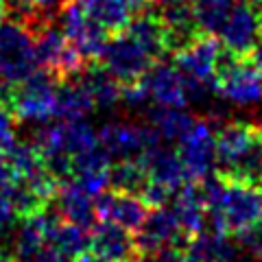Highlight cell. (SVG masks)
Segmentation results:
<instances>
[{
    "label": "cell",
    "instance_id": "ac0fdd59",
    "mask_svg": "<svg viewBox=\"0 0 262 262\" xmlns=\"http://www.w3.org/2000/svg\"><path fill=\"white\" fill-rule=\"evenodd\" d=\"M110 166L112 158L101 144H96L94 149L72 158V179L98 196L110 188Z\"/></svg>",
    "mask_w": 262,
    "mask_h": 262
},
{
    "label": "cell",
    "instance_id": "f1b7e54d",
    "mask_svg": "<svg viewBox=\"0 0 262 262\" xmlns=\"http://www.w3.org/2000/svg\"><path fill=\"white\" fill-rule=\"evenodd\" d=\"M234 9V0H194L192 13L201 35H219L229 13Z\"/></svg>",
    "mask_w": 262,
    "mask_h": 262
},
{
    "label": "cell",
    "instance_id": "30bf717a",
    "mask_svg": "<svg viewBox=\"0 0 262 262\" xmlns=\"http://www.w3.org/2000/svg\"><path fill=\"white\" fill-rule=\"evenodd\" d=\"M219 35L229 53L247 57L262 42V22L256 3L234 5V9Z\"/></svg>",
    "mask_w": 262,
    "mask_h": 262
},
{
    "label": "cell",
    "instance_id": "e575fe53",
    "mask_svg": "<svg viewBox=\"0 0 262 262\" xmlns=\"http://www.w3.org/2000/svg\"><path fill=\"white\" fill-rule=\"evenodd\" d=\"M249 57H251V63L256 66V68L262 72V42H260V44H258V46L249 53Z\"/></svg>",
    "mask_w": 262,
    "mask_h": 262
},
{
    "label": "cell",
    "instance_id": "ab89813d",
    "mask_svg": "<svg viewBox=\"0 0 262 262\" xmlns=\"http://www.w3.org/2000/svg\"><path fill=\"white\" fill-rule=\"evenodd\" d=\"M256 131H258V136L262 138V116L258 118V122H256Z\"/></svg>",
    "mask_w": 262,
    "mask_h": 262
},
{
    "label": "cell",
    "instance_id": "603a6c76",
    "mask_svg": "<svg viewBox=\"0 0 262 262\" xmlns=\"http://www.w3.org/2000/svg\"><path fill=\"white\" fill-rule=\"evenodd\" d=\"M94 110L96 107L88 94V90L81 85V81L77 77L61 79L57 83V94H55L57 120H83Z\"/></svg>",
    "mask_w": 262,
    "mask_h": 262
},
{
    "label": "cell",
    "instance_id": "4dcf8cb0",
    "mask_svg": "<svg viewBox=\"0 0 262 262\" xmlns=\"http://www.w3.org/2000/svg\"><path fill=\"white\" fill-rule=\"evenodd\" d=\"M15 216L13 208V173L5 155H0V227H7Z\"/></svg>",
    "mask_w": 262,
    "mask_h": 262
},
{
    "label": "cell",
    "instance_id": "ffe728a7",
    "mask_svg": "<svg viewBox=\"0 0 262 262\" xmlns=\"http://www.w3.org/2000/svg\"><path fill=\"white\" fill-rule=\"evenodd\" d=\"M162 24H164V44H166V53H179L184 51L188 44H192L196 37L201 35L194 22L192 5L182 3V5H170L164 7L162 13Z\"/></svg>",
    "mask_w": 262,
    "mask_h": 262
},
{
    "label": "cell",
    "instance_id": "8992f818",
    "mask_svg": "<svg viewBox=\"0 0 262 262\" xmlns=\"http://www.w3.org/2000/svg\"><path fill=\"white\" fill-rule=\"evenodd\" d=\"M179 144V160L184 164L188 182H203L216 170V127L212 120H192Z\"/></svg>",
    "mask_w": 262,
    "mask_h": 262
},
{
    "label": "cell",
    "instance_id": "ba28073f",
    "mask_svg": "<svg viewBox=\"0 0 262 262\" xmlns=\"http://www.w3.org/2000/svg\"><path fill=\"white\" fill-rule=\"evenodd\" d=\"M101 61H103V68L114 79H118L122 85L140 81L146 75V70L155 63L153 57L125 31H120L107 39L105 51L101 55Z\"/></svg>",
    "mask_w": 262,
    "mask_h": 262
},
{
    "label": "cell",
    "instance_id": "7a4b0ae2",
    "mask_svg": "<svg viewBox=\"0 0 262 262\" xmlns=\"http://www.w3.org/2000/svg\"><path fill=\"white\" fill-rule=\"evenodd\" d=\"M262 221V188L225 177V188L216 206L208 210L212 232L236 234Z\"/></svg>",
    "mask_w": 262,
    "mask_h": 262
},
{
    "label": "cell",
    "instance_id": "5b68a950",
    "mask_svg": "<svg viewBox=\"0 0 262 262\" xmlns=\"http://www.w3.org/2000/svg\"><path fill=\"white\" fill-rule=\"evenodd\" d=\"M33 42H35L37 66L57 77V81L77 77L83 70V57L53 22L33 31Z\"/></svg>",
    "mask_w": 262,
    "mask_h": 262
},
{
    "label": "cell",
    "instance_id": "74e56055",
    "mask_svg": "<svg viewBox=\"0 0 262 262\" xmlns=\"http://www.w3.org/2000/svg\"><path fill=\"white\" fill-rule=\"evenodd\" d=\"M153 3H158L162 7H170V5H182V3H188V0H153Z\"/></svg>",
    "mask_w": 262,
    "mask_h": 262
},
{
    "label": "cell",
    "instance_id": "cb8c5ba5",
    "mask_svg": "<svg viewBox=\"0 0 262 262\" xmlns=\"http://www.w3.org/2000/svg\"><path fill=\"white\" fill-rule=\"evenodd\" d=\"M77 79L88 90L96 110H114L120 103L122 83L114 79L103 66H90V68L79 72Z\"/></svg>",
    "mask_w": 262,
    "mask_h": 262
},
{
    "label": "cell",
    "instance_id": "f546056e",
    "mask_svg": "<svg viewBox=\"0 0 262 262\" xmlns=\"http://www.w3.org/2000/svg\"><path fill=\"white\" fill-rule=\"evenodd\" d=\"M146 182V170L140 160H116L110 166V188L120 192L140 194L144 190Z\"/></svg>",
    "mask_w": 262,
    "mask_h": 262
},
{
    "label": "cell",
    "instance_id": "d6a6232c",
    "mask_svg": "<svg viewBox=\"0 0 262 262\" xmlns=\"http://www.w3.org/2000/svg\"><path fill=\"white\" fill-rule=\"evenodd\" d=\"M15 120L18 118L7 107V103L0 101V155H5L15 144Z\"/></svg>",
    "mask_w": 262,
    "mask_h": 262
},
{
    "label": "cell",
    "instance_id": "9a60e30c",
    "mask_svg": "<svg viewBox=\"0 0 262 262\" xmlns=\"http://www.w3.org/2000/svg\"><path fill=\"white\" fill-rule=\"evenodd\" d=\"M90 251L110 262H134L138 245L129 229L110 221H98L90 229Z\"/></svg>",
    "mask_w": 262,
    "mask_h": 262
},
{
    "label": "cell",
    "instance_id": "e0dca14e",
    "mask_svg": "<svg viewBox=\"0 0 262 262\" xmlns=\"http://www.w3.org/2000/svg\"><path fill=\"white\" fill-rule=\"evenodd\" d=\"M53 206L63 221L77 223L81 227L92 229L96 223V196L92 192H88L83 186L75 179L61 182L57 186L55 196H53Z\"/></svg>",
    "mask_w": 262,
    "mask_h": 262
},
{
    "label": "cell",
    "instance_id": "d4e9b609",
    "mask_svg": "<svg viewBox=\"0 0 262 262\" xmlns=\"http://www.w3.org/2000/svg\"><path fill=\"white\" fill-rule=\"evenodd\" d=\"M125 33H129L153 59H160V57L166 53V44H164V24H162L160 13H153V11H146V9L138 11L134 18H131V22L127 24Z\"/></svg>",
    "mask_w": 262,
    "mask_h": 262
},
{
    "label": "cell",
    "instance_id": "83f0119b",
    "mask_svg": "<svg viewBox=\"0 0 262 262\" xmlns=\"http://www.w3.org/2000/svg\"><path fill=\"white\" fill-rule=\"evenodd\" d=\"M192 116L186 114L184 107H160L155 105L149 110V125L158 131L162 140L166 142H179L184 134L192 125Z\"/></svg>",
    "mask_w": 262,
    "mask_h": 262
},
{
    "label": "cell",
    "instance_id": "60d3db41",
    "mask_svg": "<svg viewBox=\"0 0 262 262\" xmlns=\"http://www.w3.org/2000/svg\"><path fill=\"white\" fill-rule=\"evenodd\" d=\"M256 262H262V253H258V256H256Z\"/></svg>",
    "mask_w": 262,
    "mask_h": 262
},
{
    "label": "cell",
    "instance_id": "5bb4252c",
    "mask_svg": "<svg viewBox=\"0 0 262 262\" xmlns=\"http://www.w3.org/2000/svg\"><path fill=\"white\" fill-rule=\"evenodd\" d=\"M146 214H149V206L144 203L140 194L120 192L107 188L103 194L96 196V216L101 221H110L120 227L136 232L138 227L144 223Z\"/></svg>",
    "mask_w": 262,
    "mask_h": 262
},
{
    "label": "cell",
    "instance_id": "f35d334b",
    "mask_svg": "<svg viewBox=\"0 0 262 262\" xmlns=\"http://www.w3.org/2000/svg\"><path fill=\"white\" fill-rule=\"evenodd\" d=\"M0 262H18L13 256H7V253H0Z\"/></svg>",
    "mask_w": 262,
    "mask_h": 262
},
{
    "label": "cell",
    "instance_id": "277c9868",
    "mask_svg": "<svg viewBox=\"0 0 262 262\" xmlns=\"http://www.w3.org/2000/svg\"><path fill=\"white\" fill-rule=\"evenodd\" d=\"M37 68L33 33L15 20H0V83L13 85Z\"/></svg>",
    "mask_w": 262,
    "mask_h": 262
},
{
    "label": "cell",
    "instance_id": "484cf974",
    "mask_svg": "<svg viewBox=\"0 0 262 262\" xmlns=\"http://www.w3.org/2000/svg\"><path fill=\"white\" fill-rule=\"evenodd\" d=\"M85 13L96 24H101L105 31L120 33L127 29V24L136 15L127 0H79Z\"/></svg>",
    "mask_w": 262,
    "mask_h": 262
},
{
    "label": "cell",
    "instance_id": "44dd1931",
    "mask_svg": "<svg viewBox=\"0 0 262 262\" xmlns=\"http://www.w3.org/2000/svg\"><path fill=\"white\" fill-rule=\"evenodd\" d=\"M168 208L173 210V214L177 216L182 229L188 234V238H192V236L203 232V227L208 223V208H206V201H203L199 186L186 182L175 192L173 201L168 203Z\"/></svg>",
    "mask_w": 262,
    "mask_h": 262
},
{
    "label": "cell",
    "instance_id": "4fadbf2b",
    "mask_svg": "<svg viewBox=\"0 0 262 262\" xmlns=\"http://www.w3.org/2000/svg\"><path fill=\"white\" fill-rule=\"evenodd\" d=\"M136 232H138L136 234L138 251H151V249H160V247L186 249L188 241H190L168 206L149 210L144 223L138 227Z\"/></svg>",
    "mask_w": 262,
    "mask_h": 262
},
{
    "label": "cell",
    "instance_id": "b9f144b4",
    "mask_svg": "<svg viewBox=\"0 0 262 262\" xmlns=\"http://www.w3.org/2000/svg\"><path fill=\"white\" fill-rule=\"evenodd\" d=\"M241 3H253V0H241Z\"/></svg>",
    "mask_w": 262,
    "mask_h": 262
},
{
    "label": "cell",
    "instance_id": "8d00e7d4",
    "mask_svg": "<svg viewBox=\"0 0 262 262\" xmlns=\"http://www.w3.org/2000/svg\"><path fill=\"white\" fill-rule=\"evenodd\" d=\"M127 3L131 5V9H134L136 13L142 11V9H146V0H127Z\"/></svg>",
    "mask_w": 262,
    "mask_h": 262
},
{
    "label": "cell",
    "instance_id": "3957f363",
    "mask_svg": "<svg viewBox=\"0 0 262 262\" xmlns=\"http://www.w3.org/2000/svg\"><path fill=\"white\" fill-rule=\"evenodd\" d=\"M216 94L236 107H253L262 103V72L241 55L221 53L216 70Z\"/></svg>",
    "mask_w": 262,
    "mask_h": 262
},
{
    "label": "cell",
    "instance_id": "7c38bea8",
    "mask_svg": "<svg viewBox=\"0 0 262 262\" xmlns=\"http://www.w3.org/2000/svg\"><path fill=\"white\" fill-rule=\"evenodd\" d=\"M260 140L256 125L245 120L225 122L216 129V168L223 177H229Z\"/></svg>",
    "mask_w": 262,
    "mask_h": 262
},
{
    "label": "cell",
    "instance_id": "8fae6325",
    "mask_svg": "<svg viewBox=\"0 0 262 262\" xmlns=\"http://www.w3.org/2000/svg\"><path fill=\"white\" fill-rule=\"evenodd\" d=\"M223 48L219 46L214 35H199L184 51L175 53V68L186 79L199 81L216 90V70Z\"/></svg>",
    "mask_w": 262,
    "mask_h": 262
},
{
    "label": "cell",
    "instance_id": "d590c367",
    "mask_svg": "<svg viewBox=\"0 0 262 262\" xmlns=\"http://www.w3.org/2000/svg\"><path fill=\"white\" fill-rule=\"evenodd\" d=\"M79 262H110V260L98 258V256H94V253H83V256L79 258Z\"/></svg>",
    "mask_w": 262,
    "mask_h": 262
},
{
    "label": "cell",
    "instance_id": "d6986e66",
    "mask_svg": "<svg viewBox=\"0 0 262 262\" xmlns=\"http://www.w3.org/2000/svg\"><path fill=\"white\" fill-rule=\"evenodd\" d=\"M140 162L146 170L149 182L160 184L173 192H177L179 188L188 182L184 164L179 160V153L168 149V146H164V144H158L149 153H144L140 158Z\"/></svg>",
    "mask_w": 262,
    "mask_h": 262
},
{
    "label": "cell",
    "instance_id": "6da1fadb",
    "mask_svg": "<svg viewBox=\"0 0 262 262\" xmlns=\"http://www.w3.org/2000/svg\"><path fill=\"white\" fill-rule=\"evenodd\" d=\"M57 77L48 70L37 68L27 79L13 85L0 83V101L13 112V116L24 122L44 125L55 118V94H57Z\"/></svg>",
    "mask_w": 262,
    "mask_h": 262
},
{
    "label": "cell",
    "instance_id": "7402d4cb",
    "mask_svg": "<svg viewBox=\"0 0 262 262\" xmlns=\"http://www.w3.org/2000/svg\"><path fill=\"white\" fill-rule=\"evenodd\" d=\"M238 245L221 232H201L188 241L184 249V262H234Z\"/></svg>",
    "mask_w": 262,
    "mask_h": 262
},
{
    "label": "cell",
    "instance_id": "4316f807",
    "mask_svg": "<svg viewBox=\"0 0 262 262\" xmlns=\"http://www.w3.org/2000/svg\"><path fill=\"white\" fill-rule=\"evenodd\" d=\"M48 245L66 256L79 260L83 253L90 251V229L81 227L70 221H63L61 216L48 232Z\"/></svg>",
    "mask_w": 262,
    "mask_h": 262
},
{
    "label": "cell",
    "instance_id": "2e32d148",
    "mask_svg": "<svg viewBox=\"0 0 262 262\" xmlns=\"http://www.w3.org/2000/svg\"><path fill=\"white\" fill-rule=\"evenodd\" d=\"M142 83L149 92L151 103L160 105V107H186L190 103L186 79L175 66L153 63L142 77Z\"/></svg>",
    "mask_w": 262,
    "mask_h": 262
},
{
    "label": "cell",
    "instance_id": "836d02e7",
    "mask_svg": "<svg viewBox=\"0 0 262 262\" xmlns=\"http://www.w3.org/2000/svg\"><path fill=\"white\" fill-rule=\"evenodd\" d=\"M134 262H184V249L160 247L151 251H138Z\"/></svg>",
    "mask_w": 262,
    "mask_h": 262
},
{
    "label": "cell",
    "instance_id": "1f68e13d",
    "mask_svg": "<svg viewBox=\"0 0 262 262\" xmlns=\"http://www.w3.org/2000/svg\"><path fill=\"white\" fill-rule=\"evenodd\" d=\"M234 236H236V245H238V249L251 253V256L262 253V221L260 223H253L249 227H245V229H238Z\"/></svg>",
    "mask_w": 262,
    "mask_h": 262
},
{
    "label": "cell",
    "instance_id": "9c48e42d",
    "mask_svg": "<svg viewBox=\"0 0 262 262\" xmlns=\"http://www.w3.org/2000/svg\"><path fill=\"white\" fill-rule=\"evenodd\" d=\"M57 20H59V29L63 31V35L68 37L70 44L79 51V55L83 57V61L101 59L110 35L101 24H96L85 13V9L81 7L79 0H70L61 9V13L57 15Z\"/></svg>",
    "mask_w": 262,
    "mask_h": 262
},
{
    "label": "cell",
    "instance_id": "52a82bcc",
    "mask_svg": "<svg viewBox=\"0 0 262 262\" xmlns=\"http://www.w3.org/2000/svg\"><path fill=\"white\" fill-rule=\"evenodd\" d=\"M98 144L112 160H140L144 153L162 144V138L151 125L114 120L98 129Z\"/></svg>",
    "mask_w": 262,
    "mask_h": 262
}]
</instances>
